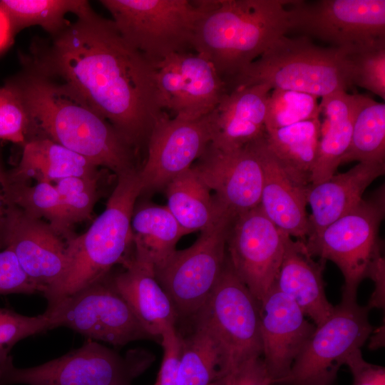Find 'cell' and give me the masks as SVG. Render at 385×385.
<instances>
[{
    "label": "cell",
    "mask_w": 385,
    "mask_h": 385,
    "mask_svg": "<svg viewBox=\"0 0 385 385\" xmlns=\"http://www.w3.org/2000/svg\"><path fill=\"white\" fill-rule=\"evenodd\" d=\"M174 56L183 78L181 99L175 116L195 119L210 113L227 93L226 84L201 55L185 51Z\"/></svg>",
    "instance_id": "f1b7e54d"
},
{
    "label": "cell",
    "mask_w": 385,
    "mask_h": 385,
    "mask_svg": "<svg viewBox=\"0 0 385 385\" xmlns=\"http://www.w3.org/2000/svg\"><path fill=\"white\" fill-rule=\"evenodd\" d=\"M30 128L22 96L11 80L0 88V140L23 146L29 138Z\"/></svg>",
    "instance_id": "e575fe53"
},
{
    "label": "cell",
    "mask_w": 385,
    "mask_h": 385,
    "mask_svg": "<svg viewBox=\"0 0 385 385\" xmlns=\"http://www.w3.org/2000/svg\"><path fill=\"white\" fill-rule=\"evenodd\" d=\"M192 332L180 335L178 361L180 385H211L219 377L222 355L219 346L206 327L195 319Z\"/></svg>",
    "instance_id": "4dcf8cb0"
},
{
    "label": "cell",
    "mask_w": 385,
    "mask_h": 385,
    "mask_svg": "<svg viewBox=\"0 0 385 385\" xmlns=\"http://www.w3.org/2000/svg\"><path fill=\"white\" fill-rule=\"evenodd\" d=\"M98 180V175L68 177L56 181L55 187L71 225L91 215L97 197Z\"/></svg>",
    "instance_id": "d590c367"
},
{
    "label": "cell",
    "mask_w": 385,
    "mask_h": 385,
    "mask_svg": "<svg viewBox=\"0 0 385 385\" xmlns=\"http://www.w3.org/2000/svg\"><path fill=\"white\" fill-rule=\"evenodd\" d=\"M45 313L51 329L67 327L93 341L124 346L138 340H157L104 278L48 305Z\"/></svg>",
    "instance_id": "4fadbf2b"
},
{
    "label": "cell",
    "mask_w": 385,
    "mask_h": 385,
    "mask_svg": "<svg viewBox=\"0 0 385 385\" xmlns=\"http://www.w3.org/2000/svg\"><path fill=\"white\" fill-rule=\"evenodd\" d=\"M385 215L384 186L362 199L349 212L304 242L313 257L333 262L344 278L342 297L356 299L361 282L369 277L377 285L384 278V259L379 230Z\"/></svg>",
    "instance_id": "8992f818"
},
{
    "label": "cell",
    "mask_w": 385,
    "mask_h": 385,
    "mask_svg": "<svg viewBox=\"0 0 385 385\" xmlns=\"http://www.w3.org/2000/svg\"><path fill=\"white\" fill-rule=\"evenodd\" d=\"M98 168L85 157L45 138H30L23 145L16 168L7 178L11 183H26L31 178L51 183L68 177L98 175Z\"/></svg>",
    "instance_id": "d4e9b609"
},
{
    "label": "cell",
    "mask_w": 385,
    "mask_h": 385,
    "mask_svg": "<svg viewBox=\"0 0 385 385\" xmlns=\"http://www.w3.org/2000/svg\"><path fill=\"white\" fill-rule=\"evenodd\" d=\"M315 329L294 301L274 284L260 302L262 359L273 385L287 376Z\"/></svg>",
    "instance_id": "ac0fdd59"
},
{
    "label": "cell",
    "mask_w": 385,
    "mask_h": 385,
    "mask_svg": "<svg viewBox=\"0 0 385 385\" xmlns=\"http://www.w3.org/2000/svg\"><path fill=\"white\" fill-rule=\"evenodd\" d=\"M345 50L319 46L309 38L284 36L250 63L227 87L265 83L317 97L354 86L353 67Z\"/></svg>",
    "instance_id": "5b68a950"
},
{
    "label": "cell",
    "mask_w": 385,
    "mask_h": 385,
    "mask_svg": "<svg viewBox=\"0 0 385 385\" xmlns=\"http://www.w3.org/2000/svg\"><path fill=\"white\" fill-rule=\"evenodd\" d=\"M318 98L304 92L272 89L267 106L266 131L319 118Z\"/></svg>",
    "instance_id": "836d02e7"
},
{
    "label": "cell",
    "mask_w": 385,
    "mask_h": 385,
    "mask_svg": "<svg viewBox=\"0 0 385 385\" xmlns=\"http://www.w3.org/2000/svg\"><path fill=\"white\" fill-rule=\"evenodd\" d=\"M368 312L356 299L342 297L332 315L316 327L287 376L277 385H333L341 366L372 332Z\"/></svg>",
    "instance_id": "7c38bea8"
},
{
    "label": "cell",
    "mask_w": 385,
    "mask_h": 385,
    "mask_svg": "<svg viewBox=\"0 0 385 385\" xmlns=\"http://www.w3.org/2000/svg\"><path fill=\"white\" fill-rule=\"evenodd\" d=\"M384 160L385 104L359 95L351 142L341 164L352 161L385 163Z\"/></svg>",
    "instance_id": "1f68e13d"
},
{
    "label": "cell",
    "mask_w": 385,
    "mask_h": 385,
    "mask_svg": "<svg viewBox=\"0 0 385 385\" xmlns=\"http://www.w3.org/2000/svg\"><path fill=\"white\" fill-rule=\"evenodd\" d=\"M325 260L314 261L303 241L288 237L274 285L292 299L318 327L332 314L334 306L325 294Z\"/></svg>",
    "instance_id": "7402d4cb"
},
{
    "label": "cell",
    "mask_w": 385,
    "mask_h": 385,
    "mask_svg": "<svg viewBox=\"0 0 385 385\" xmlns=\"http://www.w3.org/2000/svg\"><path fill=\"white\" fill-rule=\"evenodd\" d=\"M291 0H205L192 48L207 59L227 87L289 32Z\"/></svg>",
    "instance_id": "3957f363"
},
{
    "label": "cell",
    "mask_w": 385,
    "mask_h": 385,
    "mask_svg": "<svg viewBox=\"0 0 385 385\" xmlns=\"http://www.w3.org/2000/svg\"><path fill=\"white\" fill-rule=\"evenodd\" d=\"M9 351H0V385H131L155 359L144 349L121 355L91 339L59 358L29 368L16 367Z\"/></svg>",
    "instance_id": "52a82bcc"
},
{
    "label": "cell",
    "mask_w": 385,
    "mask_h": 385,
    "mask_svg": "<svg viewBox=\"0 0 385 385\" xmlns=\"http://www.w3.org/2000/svg\"><path fill=\"white\" fill-rule=\"evenodd\" d=\"M214 133V111L195 119L171 118L165 112L152 130L145 163L138 171L142 192L165 188L190 169L211 143Z\"/></svg>",
    "instance_id": "5bb4252c"
},
{
    "label": "cell",
    "mask_w": 385,
    "mask_h": 385,
    "mask_svg": "<svg viewBox=\"0 0 385 385\" xmlns=\"http://www.w3.org/2000/svg\"><path fill=\"white\" fill-rule=\"evenodd\" d=\"M211 385H217L216 381L213 382Z\"/></svg>",
    "instance_id": "f6af8a7d"
},
{
    "label": "cell",
    "mask_w": 385,
    "mask_h": 385,
    "mask_svg": "<svg viewBox=\"0 0 385 385\" xmlns=\"http://www.w3.org/2000/svg\"><path fill=\"white\" fill-rule=\"evenodd\" d=\"M192 318L206 327L219 346L218 379L250 359L262 357L260 302L236 275L227 255L210 296Z\"/></svg>",
    "instance_id": "9c48e42d"
},
{
    "label": "cell",
    "mask_w": 385,
    "mask_h": 385,
    "mask_svg": "<svg viewBox=\"0 0 385 385\" xmlns=\"http://www.w3.org/2000/svg\"><path fill=\"white\" fill-rule=\"evenodd\" d=\"M192 168L234 216L260 205L264 172L255 141L231 150L210 144Z\"/></svg>",
    "instance_id": "e0dca14e"
},
{
    "label": "cell",
    "mask_w": 385,
    "mask_h": 385,
    "mask_svg": "<svg viewBox=\"0 0 385 385\" xmlns=\"http://www.w3.org/2000/svg\"><path fill=\"white\" fill-rule=\"evenodd\" d=\"M12 80L29 117V139L48 138L118 176L136 170L135 150L68 85L29 68Z\"/></svg>",
    "instance_id": "7a4b0ae2"
},
{
    "label": "cell",
    "mask_w": 385,
    "mask_h": 385,
    "mask_svg": "<svg viewBox=\"0 0 385 385\" xmlns=\"http://www.w3.org/2000/svg\"><path fill=\"white\" fill-rule=\"evenodd\" d=\"M384 173L385 163L360 162L345 173H335L319 183L311 184L307 197L311 214L306 241L319 236L356 207L367 187Z\"/></svg>",
    "instance_id": "44dd1931"
},
{
    "label": "cell",
    "mask_w": 385,
    "mask_h": 385,
    "mask_svg": "<svg viewBox=\"0 0 385 385\" xmlns=\"http://www.w3.org/2000/svg\"><path fill=\"white\" fill-rule=\"evenodd\" d=\"M288 237L260 205L235 216L232 222L227 240L229 262L260 302L275 282Z\"/></svg>",
    "instance_id": "9a60e30c"
},
{
    "label": "cell",
    "mask_w": 385,
    "mask_h": 385,
    "mask_svg": "<svg viewBox=\"0 0 385 385\" xmlns=\"http://www.w3.org/2000/svg\"><path fill=\"white\" fill-rule=\"evenodd\" d=\"M289 32L356 53L385 44L384 0H291Z\"/></svg>",
    "instance_id": "30bf717a"
},
{
    "label": "cell",
    "mask_w": 385,
    "mask_h": 385,
    "mask_svg": "<svg viewBox=\"0 0 385 385\" xmlns=\"http://www.w3.org/2000/svg\"><path fill=\"white\" fill-rule=\"evenodd\" d=\"M7 184L8 178L2 167L0 153V250L4 247V233L10 203L6 192Z\"/></svg>",
    "instance_id": "7bdbcfd3"
},
{
    "label": "cell",
    "mask_w": 385,
    "mask_h": 385,
    "mask_svg": "<svg viewBox=\"0 0 385 385\" xmlns=\"http://www.w3.org/2000/svg\"><path fill=\"white\" fill-rule=\"evenodd\" d=\"M163 356L154 385H180L178 361L180 351V334L175 327L167 329L161 334Z\"/></svg>",
    "instance_id": "ab89813d"
},
{
    "label": "cell",
    "mask_w": 385,
    "mask_h": 385,
    "mask_svg": "<svg viewBox=\"0 0 385 385\" xmlns=\"http://www.w3.org/2000/svg\"><path fill=\"white\" fill-rule=\"evenodd\" d=\"M135 261L153 270L162 266L176 250L184 231L166 205H144L131 220Z\"/></svg>",
    "instance_id": "484cf974"
},
{
    "label": "cell",
    "mask_w": 385,
    "mask_h": 385,
    "mask_svg": "<svg viewBox=\"0 0 385 385\" xmlns=\"http://www.w3.org/2000/svg\"><path fill=\"white\" fill-rule=\"evenodd\" d=\"M234 218L225 213L201 231L190 247L176 250L155 270L178 319L193 317L210 296L227 260V240Z\"/></svg>",
    "instance_id": "8fae6325"
},
{
    "label": "cell",
    "mask_w": 385,
    "mask_h": 385,
    "mask_svg": "<svg viewBox=\"0 0 385 385\" xmlns=\"http://www.w3.org/2000/svg\"><path fill=\"white\" fill-rule=\"evenodd\" d=\"M165 188L166 207L185 235L202 231L225 213H231L211 194L192 167L173 179Z\"/></svg>",
    "instance_id": "4316f807"
},
{
    "label": "cell",
    "mask_w": 385,
    "mask_h": 385,
    "mask_svg": "<svg viewBox=\"0 0 385 385\" xmlns=\"http://www.w3.org/2000/svg\"><path fill=\"white\" fill-rule=\"evenodd\" d=\"M50 329L51 321L45 312L29 317L0 307V351H10L21 339Z\"/></svg>",
    "instance_id": "74e56055"
},
{
    "label": "cell",
    "mask_w": 385,
    "mask_h": 385,
    "mask_svg": "<svg viewBox=\"0 0 385 385\" xmlns=\"http://www.w3.org/2000/svg\"><path fill=\"white\" fill-rule=\"evenodd\" d=\"M215 381L217 385H273L262 357L245 361Z\"/></svg>",
    "instance_id": "60d3db41"
},
{
    "label": "cell",
    "mask_w": 385,
    "mask_h": 385,
    "mask_svg": "<svg viewBox=\"0 0 385 385\" xmlns=\"http://www.w3.org/2000/svg\"><path fill=\"white\" fill-rule=\"evenodd\" d=\"M272 89L267 84L259 83L238 86L226 93L214 110L215 133L210 144L231 150L264 137Z\"/></svg>",
    "instance_id": "ffe728a7"
},
{
    "label": "cell",
    "mask_w": 385,
    "mask_h": 385,
    "mask_svg": "<svg viewBox=\"0 0 385 385\" xmlns=\"http://www.w3.org/2000/svg\"><path fill=\"white\" fill-rule=\"evenodd\" d=\"M359 94L339 91L321 97L320 113L324 115L317 161L311 184L334 175L349 148Z\"/></svg>",
    "instance_id": "cb8c5ba5"
},
{
    "label": "cell",
    "mask_w": 385,
    "mask_h": 385,
    "mask_svg": "<svg viewBox=\"0 0 385 385\" xmlns=\"http://www.w3.org/2000/svg\"><path fill=\"white\" fill-rule=\"evenodd\" d=\"M123 38L153 63L187 51L205 0H102Z\"/></svg>",
    "instance_id": "ba28073f"
},
{
    "label": "cell",
    "mask_w": 385,
    "mask_h": 385,
    "mask_svg": "<svg viewBox=\"0 0 385 385\" xmlns=\"http://www.w3.org/2000/svg\"><path fill=\"white\" fill-rule=\"evenodd\" d=\"M13 41L9 21L0 9V51L7 47Z\"/></svg>",
    "instance_id": "ee69618b"
},
{
    "label": "cell",
    "mask_w": 385,
    "mask_h": 385,
    "mask_svg": "<svg viewBox=\"0 0 385 385\" xmlns=\"http://www.w3.org/2000/svg\"><path fill=\"white\" fill-rule=\"evenodd\" d=\"M48 223L31 217L10 202L4 247L15 254L28 277L43 288V296L63 279L69 265L67 240Z\"/></svg>",
    "instance_id": "2e32d148"
},
{
    "label": "cell",
    "mask_w": 385,
    "mask_h": 385,
    "mask_svg": "<svg viewBox=\"0 0 385 385\" xmlns=\"http://www.w3.org/2000/svg\"><path fill=\"white\" fill-rule=\"evenodd\" d=\"M7 197L10 202L29 215L46 219L59 234L66 236L72 225L55 185L38 182L31 186L26 183H11L8 180Z\"/></svg>",
    "instance_id": "d6a6232c"
},
{
    "label": "cell",
    "mask_w": 385,
    "mask_h": 385,
    "mask_svg": "<svg viewBox=\"0 0 385 385\" xmlns=\"http://www.w3.org/2000/svg\"><path fill=\"white\" fill-rule=\"evenodd\" d=\"M353 376V385H385L384 366L366 361L361 349L355 350L346 361Z\"/></svg>",
    "instance_id": "b9f144b4"
},
{
    "label": "cell",
    "mask_w": 385,
    "mask_h": 385,
    "mask_svg": "<svg viewBox=\"0 0 385 385\" xmlns=\"http://www.w3.org/2000/svg\"><path fill=\"white\" fill-rule=\"evenodd\" d=\"M141 193L138 170L118 176L103 212L85 233L67 238L68 267L59 284L44 297L48 305L102 279L128 257L134 206Z\"/></svg>",
    "instance_id": "277c9868"
},
{
    "label": "cell",
    "mask_w": 385,
    "mask_h": 385,
    "mask_svg": "<svg viewBox=\"0 0 385 385\" xmlns=\"http://www.w3.org/2000/svg\"><path fill=\"white\" fill-rule=\"evenodd\" d=\"M265 136L255 141L264 172L260 207L284 233L305 242L309 235L306 208L309 185L297 183L287 173L267 148Z\"/></svg>",
    "instance_id": "d6986e66"
},
{
    "label": "cell",
    "mask_w": 385,
    "mask_h": 385,
    "mask_svg": "<svg viewBox=\"0 0 385 385\" xmlns=\"http://www.w3.org/2000/svg\"><path fill=\"white\" fill-rule=\"evenodd\" d=\"M43 289L33 282L9 247L0 250V294H41Z\"/></svg>",
    "instance_id": "f35d334b"
},
{
    "label": "cell",
    "mask_w": 385,
    "mask_h": 385,
    "mask_svg": "<svg viewBox=\"0 0 385 385\" xmlns=\"http://www.w3.org/2000/svg\"><path fill=\"white\" fill-rule=\"evenodd\" d=\"M319 118L267 130L265 143L287 173L297 183L311 185L321 133Z\"/></svg>",
    "instance_id": "83f0119b"
},
{
    "label": "cell",
    "mask_w": 385,
    "mask_h": 385,
    "mask_svg": "<svg viewBox=\"0 0 385 385\" xmlns=\"http://www.w3.org/2000/svg\"><path fill=\"white\" fill-rule=\"evenodd\" d=\"M0 9L9 21L11 36L25 28L41 26L51 37L61 32L70 23L66 16L76 17L93 9L85 0H0Z\"/></svg>",
    "instance_id": "f546056e"
},
{
    "label": "cell",
    "mask_w": 385,
    "mask_h": 385,
    "mask_svg": "<svg viewBox=\"0 0 385 385\" xmlns=\"http://www.w3.org/2000/svg\"><path fill=\"white\" fill-rule=\"evenodd\" d=\"M29 66L71 87L135 151L165 113L154 63L93 9L51 37Z\"/></svg>",
    "instance_id": "6da1fadb"
},
{
    "label": "cell",
    "mask_w": 385,
    "mask_h": 385,
    "mask_svg": "<svg viewBox=\"0 0 385 385\" xmlns=\"http://www.w3.org/2000/svg\"><path fill=\"white\" fill-rule=\"evenodd\" d=\"M122 265L125 270L106 279L125 301L146 331L161 342V334L175 327L178 319L174 307L158 282L154 270L132 257Z\"/></svg>",
    "instance_id": "603a6c76"
},
{
    "label": "cell",
    "mask_w": 385,
    "mask_h": 385,
    "mask_svg": "<svg viewBox=\"0 0 385 385\" xmlns=\"http://www.w3.org/2000/svg\"><path fill=\"white\" fill-rule=\"evenodd\" d=\"M354 86L385 99V44L349 54Z\"/></svg>",
    "instance_id": "8d00e7d4"
}]
</instances>
